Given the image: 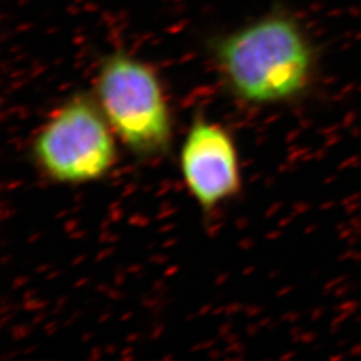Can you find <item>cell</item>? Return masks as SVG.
<instances>
[{
    "label": "cell",
    "instance_id": "cell-1",
    "mask_svg": "<svg viewBox=\"0 0 361 361\" xmlns=\"http://www.w3.org/2000/svg\"><path fill=\"white\" fill-rule=\"evenodd\" d=\"M210 51L226 89L253 106L293 102L310 90L316 54L296 19L271 13L214 39Z\"/></svg>",
    "mask_w": 361,
    "mask_h": 361
},
{
    "label": "cell",
    "instance_id": "cell-2",
    "mask_svg": "<svg viewBox=\"0 0 361 361\" xmlns=\"http://www.w3.org/2000/svg\"><path fill=\"white\" fill-rule=\"evenodd\" d=\"M95 101L119 141L140 158L168 152L173 123L152 66L128 52L107 55L95 79Z\"/></svg>",
    "mask_w": 361,
    "mask_h": 361
},
{
    "label": "cell",
    "instance_id": "cell-3",
    "mask_svg": "<svg viewBox=\"0 0 361 361\" xmlns=\"http://www.w3.org/2000/svg\"><path fill=\"white\" fill-rule=\"evenodd\" d=\"M114 131L95 98L77 94L39 129L32 157L50 180L80 185L102 180L116 165Z\"/></svg>",
    "mask_w": 361,
    "mask_h": 361
},
{
    "label": "cell",
    "instance_id": "cell-4",
    "mask_svg": "<svg viewBox=\"0 0 361 361\" xmlns=\"http://www.w3.org/2000/svg\"><path fill=\"white\" fill-rule=\"evenodd\" d=\"M180 166L195 202L212 212L241 189L235 145L229 133L202 116L194 119L182 143Z\"/></svg>",
    "mask_w": 361,
    "mask_h": 361
}]
</instances>
